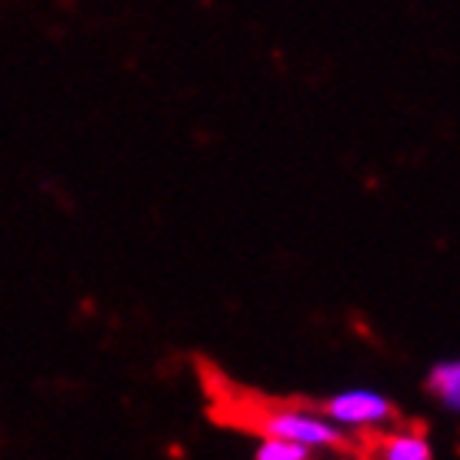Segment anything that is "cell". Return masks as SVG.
<instances>
[{"instance_id": "obj_2", "label": "cell", "mask_w": 460, "mask_h": 460, "mask_svg": "<svg viewBox=\"0 0 460 460\" xmlns=\"http://www.w3.org/2000/svg\"><path fill=\"white\" fill-rule=\"evenodd\" d=\"M327 420H334L341 430H377L394 420V401L374 387H350L337 391L321 411Z\"/></svg>"}, {"instance_id": "obj_3", "label": "cell", "mask_w": 460, "mask_h": 460, "mask_svg": "<svg viewBox=\"0 0 460 460\" xmlns=\"http://www.w3.org/2000/svg\"><path fill=\"white\" fill-rule=\"evenodd\" d=\"M427 391L430 397L450 411V414H457L460 411V360L447 357V360H438L430 374H427Z\"/></svg>"}, {"instance_id": "obj_4", "label": "cell", "mask_w": 460, "mask_h": 460, "mask_svg": "<svg viewBox=\"0 0 460 460\" xmlns=\"http://www.w3.org/2000/svg\"><path fill=\"white\" fill-rule=\"evenodd\" d=\"M377 454L384 460H430L434 457V447H430L424 430L403 427V430H394V434L380 440Z\"/></svg>"}, {"instance_id": "obj_1", "label": "cell", "mask_w": 460, "mask_h": 460, "mask_svg": "<svg viewBox=\"0 0 460 460\" xmlns=\"http://www.w3.org/2000/svg\"><path fill=\"white\" fill-rule=\"evenodd\" d=\"M257 430L264 438H284L290 444H300V447L311 450L314 457L327 454V450H341L347 434L334 420H327L321 411H311V407H270V411H261L257 414Z\"/></svg>"}, {"instance_id": "obj_5", "label": "cell", "mask_w": 460, "mask_h": 460, "mask_svg": "<svg viewBox=\"0 0 460 460\" xmlns=\"http://www.w3.org/2000/svg\"><path fill=\"white\" fill-rule=\"evenodd\" d=\"M314 454L300 444H290L284 438H264L253 450V460H311Z\"/></svg>"}]
</instances>
